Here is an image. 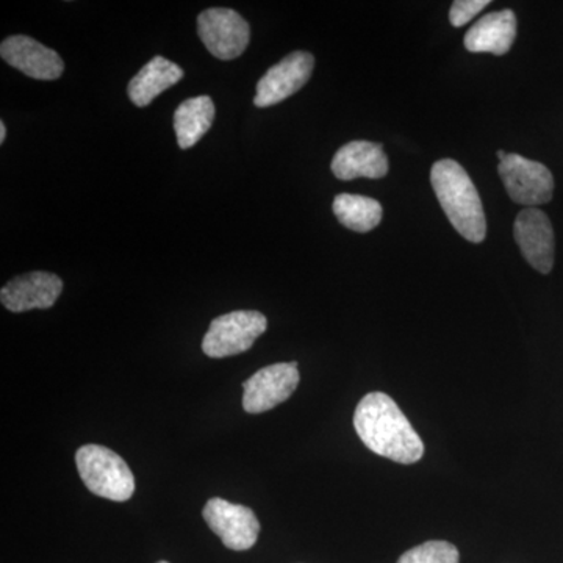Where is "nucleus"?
I'll list each match as a JSON object with an SVG mask.
<instances>
[{"mask_svg":"<svg viewBox=\"0 0 563 563\" xmlns=\"http://www.w3.org/2000/svg\"><path fill=\"white\" fill-rule=\"evenodd\" d=\"M354 428L363 444L380 457L412 465L424 455V443L409 418L385 393H368L358 402Z\"/></svg>","mask_w":563,"mask_h":563,"instance_id":"nucleus-1","label":"nucleus"},{"mask_svg":"<svg viewBox=\"0 0 563 563\" xmlns=\"http://www.w3.org/2000/svg\"><path fill=\"white\" fill-rule=\"evenodd\" d=\"M431 184L455 231L468 242L483 243L487 236L483 201L462 165L451 158L437 162L431 169Z\"/></svg>","mask_w":563,"mask_h":563,"instance_id":"nucleus-2","label":"nucleus"},{"mask_svg":"<svg viewBox=\"0 0 563 563\" xmlns=\"http://www.w3.org/2000/svg\"><path fill=\"white\" fill-rule=\"evenodd\" d=\"M77 470L92 495L124 503L135 493V477L121 455L101 446L85 444L76 453Z\"/></svg>","mask_w":563,"mask_h":563,"instance_id":"nucleus-3","label":"nucleus"},{"mask_svg":"<svg viewBox=\"0 0 563 563\" xmlns=\"http://www.w3.org/2000/svg\"><path fill=\"white\" fill-rule=\"evenodd\" d=\"M268 328L265 314L257 310H236L211 321L202 340L203 354L211 358L231 357L250 351Z\"/></svg>","mask_w":563,"mask_h":563,"instance_id":"nucleus-4","label":"nucleus"},{"mask_svg":"<svg viewBox=\"0 0 563 563\" xmlns=\"http://www.w3.org/2000/svg\"><path fill=\"white\" fill-rule=\"evenodd\" d=\"M498 173L507 195L520 206L531 209L553 199L554 177L542 163L529 161L518 154H507L499 162Z\"/></svg>","mask_w":563,"mask_h":563,"instance_id":"nucleus-5","label":"nucleus"},{"mask_svg":"<svg viewBox=\"0 0 563 563\" xmlns=\"http://www.w3.org/2000/svg\"><path fill=\"white\" fill-rule=\"evenodd\" d=\"M198 35L213 57L228 62L246 51L251 29L235 10L209 9L199 14Z\"/></svg>","mask_w":563,"mask_h":563,"instance_id":"nucleus-6","label":"nucleus"},{"mask_svg":"<svg viewBox=\"0 0 563 563\" xmlns=\"http://www.w3.org/2000/svg\"><path fill=\"white\" fill-rule=\"evenodd\" d=\"M298 363H274L252 374L243 384V407L247 413H263L287 401L298 388Z\"/></svg>","mask_w":563,"mask_h":563,"instance_id":"nucleus-7","label":"nucleus"},{"mask_svg":"<svg viewBox=\"0 0 563 563\" xmlns=\"http://www.w3.org/2000/svg\"><path fill=\"white\" fill-rule=\"evenodd\" d=\"M203 520L220 537L225 548L247 551L257 543L261 523L252 509L221 498H211L203 507Z\"/></svg>","mask_w":563,"mask_h":563,"instance_id":"nucleus-8","label":"nucleus"},{"mask_svg":"<svg viewBox=\"0 0 563 563\" xmlns=\"http://www.w3.org/2000/svg\"><path fill=\"white\" fill-rule=\"evenodd\" d=\"M313 66L314 58L309 52L296 51L287 55L258 80L255 107L266 109L290 98L312 77Z\"/></svg>","mask_w":563,"mask_h":563,"instance_id":"nucleus-9","label":"nucleus"},{"mask_svg":"<svg viewBox=\"0 0 563 563\" xmlns=\"http://www.w3.org/2000/svg\"><path fill=\"white\" fill-rule=\"evenodd\" d=\"M518 247L533 269L550 274L554 266V231L544 211L531 207L518 213L514 224Z\"/></svg>","mask_w":563,"mask_h":563,"instance_id":"nucleus-10","label":"nucleus"},{"mask_svg":"<svg viewBox=\"0 0 563 563\" xmlns=\"http://www.w3.org/2000/svg\"><path fill=\"white\" fill-rule=\"evenodd\" d=\"M63 291V280L57 274L33 272L14 277L0 290V301L13 313L51 309Z\"/></svg>","mask_w":563,"mask_h":563,"instance_id":"nucleus-11","label":"nucleus"},{"mask_svg":"<svg viewBox=\"0 0 563 563\" xmlns=\"http://www.w3.org/2000/svg\"><path fill=\"white\" fill-rule=\"evenodd\" d=\"M0 57L25 76L36 80H55L65 70L60 55L38 41L25 35H13L2 41Z\"/></svg>","mask_w":563,"mask_h":563,"instance_id":"nucleus-12","label":"nucleus"},{"mask_svg":"<svg viewBox=\"0 0 563 563\" xmlns=\"http://www.w3.org/2000/svg\"><path fill=\"white\" fill-rule=\"evenodd\" d=\"M332 173L336 179H383L388 173V158L384 147L372 141H351L336 151L332 161Z\"/></svg>","mask_w":563,"mask_h":563,"instance_id":"nucleus-13","label":"nucleus"},{"mask_svg":"<svg viewBox=\"0 0 563 563\" xmlns=\"http://www.w3.org/2000/svg\"><path fill=\"white\" fill-rule=\"evenodd\" d=\"M517 38V16L512 10L493 11L472 25L465 35L466 51L473 54L506 55Z\"/></svg>","mask_w":563,"mask_h":563,"instance_id":"nucleus-14","label":"nucleus"},{"mask_svg":"<svg viewBox=\"0 0 563 563\" xmlns=\"http://www.w3.org/2000/svg\"><path fill=\"white\" fill-rule=\"evenodd\" d=\"M181 79H184V69L176 63L157 55L150 63H146L139 70V74L129 81V99L136 107L143 109V107L150 106L163 91L169 90Z\"/></svg>","mask_w":563,"mask_h":563,"instance_id":"nucleus-15","label":"nucleus"},{"mask_svg":"<svg viewBox=\"0 0 563 563\" xmlns=\"http://www.w3.org/2000/svg\"><path fill=\"white\" fill-rule=\"evenodd\" d=\"M214 120V103L209 96L187 99L174 113V131L180 150H190L210 131Z\"/></svg>","mask_w":563,"mask_h":563,"instance_id":"nucleus-16","label":"nucleus"},{"mask_svg":"<svg viewBox=\"0 0 563 563\" xmlns=\"http://www.w3.org/2000/svg\"><path fill=\"white\" fill-rule=\"evenodd\" d=\"M332 210L340 224L358 233L372 232L380 224L384 214L383 206L376 199L347 192L333 199Z\"/></svg>","mask_w":563,"mask_h":563,"instance_id":"nucleus-17","label":"nucleus"},{"mask_svg":"<svg viewBox=\"0 0 563 563\" xmlns=\"http://www.w3.org/2000/svg\"><path fill=\"white\" fill-rule=\"evenodd\" d=\"M461 554L453 543L432 540L404 553L398 563H459Z\"/></svg>","mask_w":563,"mask_h":563,"instance_id":"nucleus-18","label":"nucleus"},{"mask_svg":"<svg viewBox=\"0 0 563 563\" xmlns=\"http://www.w3.org/2000/svg\"><path fill=\"white\" fill-rule=\"evenodd\" d=\"M488 5H490V0H455L450 10L451 25L462 27V25L468 24Z\"/></svg>","mask_w":563,"mask_h":563,"instance_id":"nucleus-19","label":"nucleus"},{"mask_svg":"<svg viewBox=\"0 0 563 563\" xmlns=\"http://www.w3.org/2000/svg\"><path fill=\"white\" fill-rule=\"evenodd\" d=\"M7 139L5 122H0V143H3Z\"/></svg>","mask_w":563,"mask_h":563,"instance_id":"nucleus-20","label":"nucleus"},{"mask_svg":"<svg viewBox=\"0 0 563 563\" xmlns=\"http://www.w3.org/2000/svg\"><path fill=\"white\" fill-rule=\"evenodd\" d=\"M496 155H498V161H499V162H503V161H504V158H506V157H507V154H506V152H504V151H498V154H496Z\"/></svg>","mask_w":563,"mask_h":563,"instance_id":"nucleus-21","label":"nucleus"},{"mask_svg":"<svg viewBox=\"0 0 563 563\" xmlns=\"http://www.w3.org/2000/svg\"><path fill=\"white\" fill-rule=\"evenodd\" d=\"M158 563H169V562L162 561V562H158Z\"/></svg>","mask_w":563,"mask_h":563,"instance_id":"nucleus-22","label":"nucleus"}]
</instances>
